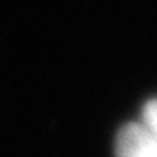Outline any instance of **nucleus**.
<instances>
[{
	"label": "nucleus",
	"instance_id": "obj_1",
	"mask_svg": "<svg viewBox=\"0 0 157 157\" xmlns=\"http://www.w3.org/2000/svg\"><path fill=\"white\" fill-rule=\"evenodd\" d=\"M115 157H157V140L143 121L124 126L115 140Z\"/></svg>",
	"mask_w": 157,
	"mask_h": 157
},
{
	"label": "nucleus",
	"instance_id": "obj_2",
	"mask_svg": "<svg viewBox=\"0 0 157 157\" xmlns=\"http://www.w3.org/2000/svg\"><path fill=\"white\" fill-rule=\"evenodd\" d=\"M143 124L153 132V136H155V140H157V98L151 101V103H147L145 115H143Z\"/></svg>",
	"mask_w": 157,
	"mask_h": 157
}]
</instances>
